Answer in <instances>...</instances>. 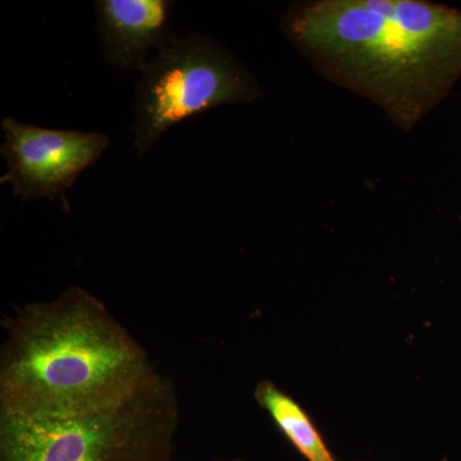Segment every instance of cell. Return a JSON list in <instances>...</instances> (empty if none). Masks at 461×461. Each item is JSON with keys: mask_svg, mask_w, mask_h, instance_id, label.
Instances as JSON below:
<instances>
[{"mask_svg": "<svg viewBox=\"0 0 461 461\" xmlns=\"http://www.w3.org/2000/svg\"><path fill=\"white\" fill-rule=\"evenodd\" d=\"M282 32L330 83L411 131L461 78V9L429 0H306Z\"/></svg>", "mask_w": 461, "mask_h": 461, "instance_id": "6da1fadb", "label": "cell"}, {"mask_svg": "<svg viewBox=\"0 0 461 461\" xmlns=\"http://www.w3.org/2000/svg\"><path fill=\"white\" fill-rule=\"evenodd\" d=\"M2 327L0 412L84 417L124 402L159 375L107 305L77 285L5 315Z\"/></svg>", "mask_w": 461, "mask_h": 461, "instance_id": "7a4b0ae2", "label": "cell"}, {"mask_svg": "<svg viewBox=\"0 0 461 461\" xmlns=\"http://www.w3.org/2000/svg\"><path fill=\"white\" fill-rule=\"evenodd\" d=\"M180 420L177 390L158 375L124 402L84 417L0 412V461H173Z\"/></svg>", "mask_w": 461, "mask_h": 461, "instance_id": "3957f363", "label": "cell"}, {"mask_svg": "<svg viewBox=\"0 0 461 461\" xmlns=\"http://www.w3.org/2000/svg\"><path fill=\"white\" fill-rule=\"evenodd\" d=\"M140 72L132 124V148L139 157L186 118L263 95L256 77L232 51L200 33L167 41Z\"/></svg>", "mask_w": 461, "mask_h": 461, "instance_id": "277c9868", "label": "cell"}, {"mask_svg": "<svg viewBox=\"0 0 461 461\" xmlns=\"http://www.w3.org/2000/svg\"><path fill=\"white\" fill-rule=\"evenodd\" d=\"M0 126L5 133L0 153L8 167L0 182L11 184L14 195L23 199L65 193L109 147L108 136L100 132L42 129L14 117L3 118Z\"/></svg>", "mask_w": 461, "mask_h": 461, "instance_id": "5b68a950", "label": "cell"}, {"mask_svg": "<svg viewBox=\"0 0 461 461\" xmlns=\"http://www.w3.org/2000/svg\"><path fill=\"white\" fill-rule=\"evenodd\" d=\"M100 45L112 67L141 71L151 51L166 44L172 2L167 0H99L95 2Z\"/></svg>", "mask_w": 461, "mask_h": 461, "instance_id": "8992f818", "label": "cell"}, {"mask_svg": "<svg viewBox=\"0 0 461 461\" xmlns=\"http://www.w3.org/2000/svg\"><path fill=\"white\" fill-rule=\"evenodd\" d=\"M258 405L271 417L288 442L308 461H338L330 453L308 412L272 381H260L254 390Z\"/></svg>", "mask_w": 461, "mask_h": 461, "instance_id": "52a82bcc", "label": "cell"}, {"mask_svg": "<svg viewBox=\"0 0 461 461\" xmlns=\"http://www.w3.org/2000/svg\"><path fill=\"white\" fill-rule=\"evenodd\" d=\"M218 461H248L244 459H235V460H218Z\"/></svg>", "mask_w": 461, "mask_h": 461, "instance_id": "ba28073f", "label": "cell"}]
</instances>
